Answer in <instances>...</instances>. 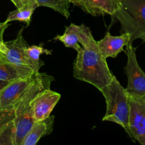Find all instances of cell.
<instances>
[{
  "mask_svg": "<svg viewBox=\"0 0 145 145\" xmlns=\"http://www.w3.org/2000/svg\"><path fill=\"white\" fill-rule=\"evenodd\" d=\"M73 62V77L92 84L98 90L110 83L113 74L108 67L105 59L99 50L98 42L78 51Z\"/></svg>",
  "mask_w": 145,
  "mask_h": 145,
  "instance_id": "1",
  "label": "cell"
},
{
  "mask_svg": "<svg viewBox=\"0 0 145 145\" xmlns=\"http://www.w3.org/2000/svg\"><path fill=\"white\" fill-rule=\"evenodd\" d=\"M54 78L46 73L36 74V77L26 91L15 106L14 145H21L24 137L35 123L31 101L38 92L50 88Z\"/></svg>",
  "mask_w": 145,
  "mask_h": 145,
  "instance_id": "2",
  "label": "cell"
},
{
  "mask_svg": "<svg viewBox=\"0 0 145 145\" xmlns=\"http://www.w3.org/2000/svg\"><path fill=\"white\" fill-rule=\"evenodd\" d=\"M106 102V113L102 120L122 126L132 138L129 128V95L115 76L103 88L100 89Z\"/></svg>",
  "mask_w": 145,
  "mask_h": 145,
  "instance_id": "3",
  "label": "cell"
},
{
  "mask_svg": "<svg viewBox=\"0 0 145 145\" xmlns=\"http://www.w3.org/2000/svg\"><path fill=\"white\" fill-rule=\"evenodd\" d=\"M114 17L120 24V33L131 35L130 43L136 39L145 42V0H121Z\"/></svg>",
  "mask_w": 145,
  "mask_h": 145,
  "instance_id": "4",
  "label": "cell"
},
{
  "mask_svg": "<svg viewBox=\"0 0 145 145\" xmlns=\"http://www.w3.org/2000/svg\"><path fill=\"white\" fill-rule=\"evenodd\" d=\"M124 52L127 57V62L124 67L127 76L126 91L129 94L145 96V73L137 62L136 48L129 43Z\"/></svg>",
  "mask_w": 145,
  "mask_h": 145,
  "instance_id": "5",
  "label": "cell"
},
{
  "mask_svg": "<svg viewBox=\"0 0 145 145\" xmlns=\"http://www.w3.org/2000/svg\"><path fill=\"white\" fill-rule=\"evenodd\" d=\"M129 128L132 139L145 145V96L129 94Z\"/></svg>",
  "mask_w": 145,
  "mask_h": 145,
  "instance_id": "6",
  "label": "cell"
},
{
  "mask_svg": "<svg viewBox=\"0 0 145 145\" xmlns=\"http://www.w3.org/2000/svg\"><path fill=\"white\" fill-rule=\"evenodd\" d=\"M22 31L21 29L14 40L4 42L7 49L4 52H0V59L18 66L30 67L35 72H39L40 69L28 59L26 53L28 45L23 36Z\"/></svg>",
  "mask_w": 145,
  "mask_h": 145,
  "instance_id": "7",
  "label": "cell"
},
{
  "mask_svg": "<svg viewBox=\"0 0 145 145\" xmlns=\"http://www.w3.org/2000/svg\"><path fill=\"white\" fill-rule=\"evenodd\" d=\"M54 40L61 41L66 48H72L77 52L82 48L79 43L82 45V48H88L97 42L88 27L84 24L75 25V24L65 27L64 33L56 35Z\"/></svg>",
  "mask_w": 145,
  "mask_h": 145,
  "instance_id": "8",
  "label": "cell"
},
{
  "mask_svg": "<svg viewBox=\"0 0 145 145\" xmlns=\"http://www.w3.org/2000/svg\"><path fill=\"white\" fill-rule=\"evenodd\" d=\"M36 75V74L31 77L10 82L1 89L0 90V110L15 107L18 100L33 83Z\"/></svg>",
  "mask_w": 145,
  "mask_h": 145,
  "instance_id": "9",
  "label": "cell"
},
{
  "mask_svg": "<svg viewBox=\"0 0 145 145\" xmlns=\"http://www.w3.org/2000/svg\"><path fill=\"white\" fill-rule=\"evenodd\" d=\"M61 99V94L50 88L38 92L31 101L35 121H39L51 116V113Z\"/></svg>",
  "mask_w": 145,
  "mask_h": 145,
  "instance_id": "10",
  "label": "cell"
},
{
  "mask_svg": "<svg viewBox=\"0 0 145 145\" xmlns=\"http://www.w3.org/2000/svg\"><path fill=\"white\" fill-rule=\"evenodd\" d=\"M70 1L71 4L92 16L105 14L114 16L121 4V0H70Z\"/></svg>",
  "mask_w": 145,
  "mask_h": 145,
  "instance_id": "11",
  "label": "cell"
},
{
  "mask_svg": "<svg viewBox=\"0 0 145 145\" xmlns=\"http://www.w3.org/2000/svg\"><path fill=\"white\" fill-rule=\"evenodd\" d=\"M130 40L131 35L128 33H123L120 35L114 36L109 32H107L105 37L97 42L101 55L107 59L116 57L118 54L124 50V47L130 43Z\"/></svg>",
  "mask_w": 145,
  "mask_h": 145,
  "instance_id": "12",
  "label": "cell"
},
{
  "mask_svg": "<svg viewBox=\"0 0 145 145\" xmlns=\"http://www.w3.org/2000/svg\"><path fill=\"white\" fill-rule=\"evenodd\" d=\"M54 116H50L42 120L35 122L24 137L21 145H35L43 137L51 133L53 129Z\"/></svg>",
  "mask_w": 145,
  "mask_h": 145,
  "instance_id": "13",
  "label": "cell"
},
{
  "mask_svg": "<svg viewBox=\"0 0 145 145\" xmlns=\"http://www.w3.org/2000/svg\"><path fill=\"white\" fill-rule=\"evenodd\" d=\"M15 107L0 110V145H14Z\"/></svg>",
  "mask_w": 145,
  "mask_h": 145,
  "instance_id": "14",
  "label": "cell"
},
{
  "mask_svg": "<svg viewBox=\"0 0 145 145\" xmlns=\"http://www.w3.org/2000/svg\"><path fill=\"white\" fill-rule=\"evenodd\" d=\"M37 73L30 67L18 66L0 59V81L12 82L31 77Z\"/></svg>",
  "mask_w": 145,
  "mask_h": 145,
  "instance_id": "15",
  "label": "cell"
},
{
  "mask_svg": "<svg viewBox=\"0 0 145 145\" xmlns=\"http://www.w3.org/2000/svg\"><path fill=\"white\" fill-rule=\"evenodd\" d=\"M38 7L39 6L36 0H31L22 7L16 8L14 11L9 12L5 21L7 23L14 21H21L25 23L27 26H28L31 21V16L36 8Z\"/></svg>",
  "mask_w": 145,
  "mask_h": 145,
  "instance_id": "16",
  "label": "cell"
},
{
  "mask_svg": "<svg viewBox=\"0 0 145 145\" xmlns=\"http://www.w3.org/2000/svg\"><path fill=\"white\" fill-rule=\"evenodd\" d=\"M39 7H45L57 11L65 18L71 16L69 11L70 0H36Z\"/></svg>",
  "mask_w": 145,
  "mask_h": 145,
  "instance_id": "17",
  "label": "cell"
},
{
  "mask_svg": "<svg viewBox=\"0 0 145 145\" xmlns=\"http://www.w3.org/2000/svg\"><path fill=\"white\" fill-rule=\"evenodd\" d=\"M26 53L28 59L40 69L41 67L44 65V62L40 59L41 55L43 54L50 55L52 54V51L44 48L43 47V44H41L40 45L28 46L26 49Z\"/></svg>",
  "mask_w": 145,
  "mask_h": 145,
  "instance_id": "18",
  "label": "cell"
},
{
  "mask_svg": "<svg viewBox=\"0 0 145 145\" xmlns=\"http://www.w3.org/2000/svg\"><path fill=\"white\" fill-rule=\"evenodd\" d=\"M9 23L6 22V21L0 23V52H4L7 49L5 42L3 40V35H4L5 30L9 27Z\"/></svg>",
  "mask_w": 145,
  "mask_h": 145,
  "instance_id": "19",
  "label": "cell"
},
{
  "mask_svg": "<svg viewBox=\"0 0 145 145\" xmlns=\"http://www.w3.org/2000/svg\"><path fill=\"white\" fill-rule=\"evenodd\" d=\"M13 2V4L15 5V7L16 8H19V7H22L23 5L26 4V3H28V1H30L31 0H11Z\"/></svg>",
  "mask_w": 145,
  "mask_h": 145,
  "instance_id": "20",
  "label": "cell"
},
{
  "mask_svg": "<svg viewBox=\"0 0 145 145\" xmlns=\"http://www.w3.org/2000/svg\"><path fill=\"white\" fill-rule=\"evenodd\" d=\"M9 82H3V81H0V90L1 89H3L5 86H7Z\"/></svg>",
  "mask_w": 145,
  "mask_h": 145,
  "instance_id": "21",
  "label": "cell"
}]
</instances>
